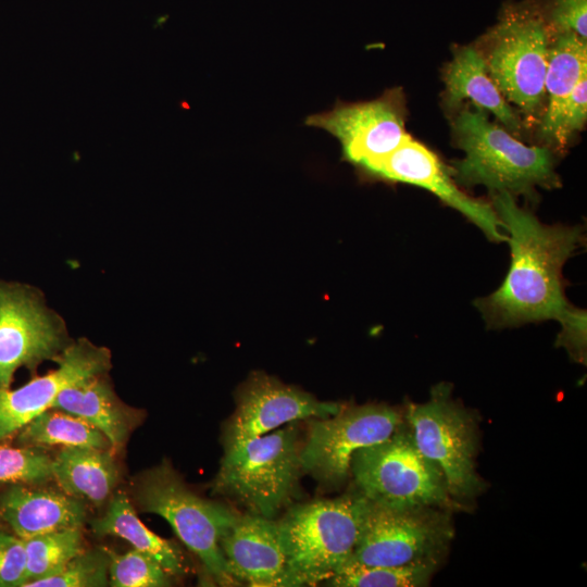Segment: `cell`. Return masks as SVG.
Here are the masks:
<instances>
[{
    "label": "cell",
    "instance_id": "6da1fadb",
    "mask_svg": "<svg viewBox=\"0 0 587 587\" xmlns=\"http://www.w3.org/2000/svg\"><path fill=\"white\" fill-rule=\"evenodd\" d=\"M492 207L510 234L511 265L502 285L476 301L488 327L557 320L562 325L557 344L580 348L586 342V313L567 302L562 267L583 245L582 228L542 224L508 192L492 193Z\"/></svg>",
    "mask_w": 587,
    "mask_h": 587
},
{
    "label": "cell",
    "instance_id": "7a4b0ae2",
    "mask_svg": "<svg viewBox=\"0 0 587 587\" xmlns=\"http://www.w3.org/2000/svg\"><path fill=\"white\" fill-rule=\"evenodd\" d=\"M464 158L454 162L458 183L484 185L492 193L530 197L536 187L559 185L554 155L548 147L526 146L509 130L490 122L486 111L463 109L453 123Z\"/></svg>",
    "mask_w": 587,
    "mask_h": 587
},
{
    "label": "cell",
    "instance_id": "3957f363",
    "mask_svg": "<svg viewBox=\"0 0 587 587\" xmlns=\"http://www.w3.org/2000/svg\"><path fill=\"white\" fill-rule=\"evenodd\" d=\"M367 499L359 491L292 505L277 521L286 586L325 583L351 557Z\"/></svg>",
    "mask_w": 587,
    "mask_h": 587
},
{
    "label": "cell",
    "instance_id": "277c9868",
    "mask_svg": "<svg viewBox=\"0 0 587 587\" xmlns=\"http://www.w3.org/2000/svg\"><path fill=\"white\" fill-rule=\"evenodd\" d=\"M301 444L295 422L224 451L212 491L233 499L249 514L274 519L298 487Z\"/></svg>",
    "mask_w": 587,
    "mask_h": 587
},
{
    "label": "cell",
    "instance_id": "5b68a950",
    "mask_svg": "<svg viewBox=\"0 0 587 587\" xmlns=\"http://www.w3.org/2000/svg\"><path fill=\"white\" fill-rule=\"evenodd\" d=\"M549 34L539 2L528 0L505 7L478 49L505 100L526 115L544 105Z\"/></svg>",
    "mask_w": 587,
    "mask_h": 587
},
{
    "label": "cell",
    "instance_id": "8992f818",
    "mask_svg": "<svg viewBox=\"0 0 587 587\" xmlns=\"http://www.w3.org/2000/svg\"><path fill=\"white\" fill-rule=\"evenodd\" d=\"M135 498L141 511L158 514L172 526L215 580L222 585L235 580L228 573L221 539L239 514L196 495L166 461L138 477Z\"/></svg>",
    "mask_w": 587,
    "mask_h": 587
},
{
    "label": "cell",
    "instance_id": "52a82bcc",
    "mask_svg": "<svg viewBox=\"0 0 587 587\" xmlns=\"http://www.w3.org/2000/svg\"><path fill=\"white\" fill-rule=\"evenodd\" d=\"M400 427L386 440L359 449L351 458L360 492L389 508H453L440 469L415 447L409 429Z\"/></svg>",
    "mask_w": 587,
    "mask_h": 587
},
{
    "label": "cell",
    "instance_id": "ba28073f",
    "mask_svg": "<svg viewBox=\"0 0 587 587\" xmlns=\"http://www.w3.org/2000/svg\"><path fill=\"white\" fill-rule=\"evenodd\" d=\"M419 451L442 472L452 498H471L483 488L475 470L477 426L452 400L450 387L439 384L424 403L408 404L403 414Z\"/></svg>",
    "mask_w": 587,
    "mask_h": 587
},
{
    "label": "cell",
    "instance_id": "9c48e42d",
    "mask_svg": "<svg viewBox=\"0 0 587 587\" xmlns=\"http://www.w3.org/2000/svg\"><path fill=\"white\" fill-rule=\"evenodd\" d=\"M452 536L449 514L435 507L397 509L369 501L348 561L397 566L438 559Z\"/></svg>",
    "mask_w": 587,
    "mask_h": 587
},
{
    "label": "cell",
    "instance_id": "30bf717a",
    "mask_svg": "<svg viewBox=\"0 0 587 587\" xmlns=\"http://www.w3.org/2000/svg\"><path fill=\"white\" fill-rule=\"evenodd\" d=\"M71 342L64 321L37 289L0 280V389L10 388L20 367L35 373Z\"/></svg>",
    "mask_w": 587,
    "mask_h": 587
},
{
    "label": "cell",
    "instance_id": "8fae6325",
    "mask_svg": "<svg viewBox=\"0 0 587 587\" xmlns=\"http://www.w3.org/2000/svg\"><path fill=\"white\" fill-rule=\"evenodd\" d=\"M403 423V414L386 404L342 408L337 414L316 419L300 450L302 471L328 486L350 475L355 451L388 439Z\"/></svg>",
    "mask_w": 587,
    "mask_h": 587
},
{
    "label": "cell",
    "instance_id": "7c38bea8",
    "mask_svg": "<svg viewBox=\"0 0 587 587\" xmlns=\"http://www.w3.org/2000/svg\"><path fill=\"white\" fill-rule=\"evenodd\" d=\"M304 124L334 136L342 159L362 171L396 150L408 136L399 89L386 90L370 101L338 100L330 110L307 116Z\"/></svg>",
    "mask_w": 587,
    "mask_h": 587
},
{
    "label": "cell",
    "instance_id": "4fadbf2b",
    "mask_svg": "<svg viewBox=\"0 0 587 587\" xmlns=\"http://www.w3.org/2000/svg\"><path fill=\"white\" fill-rule=\"evenodd\" d=\"M236 403V410L224 429V451L235 449L289 422L329 417L344 408L339 403L320 401L262 372L252 373L241 384L237 390Z\"/></svg>",
    "mask_w": 587,
    "mask_h": 587
},
{
    "label": "cell",
    "instance_id": "5bb4252c",
    "mask_svg": "<svg viewBox=\"0 0 587 587\" xmlns=\"http://www.w3.org/2000/svg\"><path fill=\"white\" fill-rule=\"evenodd\" d=\"M364 172L380 179L425 188L461 212L491 241L508 240L503 224L492 204L463 192L438 157L409 134L396 150L366 167Z\"/></svg>",
    "mask_w": 587,
    "mask_h": 587
},
{
    "label": "cell",
    "instance_id": "9a60e30c",
    "mask_svg": "<svg viewBox=\"0 0 587 587\" xmlns=\"http://www.w3.org/2000/svg\"><path fill=\"white\" fill-rule=\"evenodd\" d=\"M54 362L58 363L55 370L35 376L18 388L0 389V442L50 409L65 388L108 373L111 353L107 348L80 338L72 341Z\"/></svg>",
    "mask_w": 587,
    "mask_h": 587
},
{
    "label": "cell",
    "instance_id": "2e32d148",
    "mask_svg": "<svg viewBox=\"0 0 587 587\" xmlns=\"http://www.w3.org/2000/svg\"><path fill=\"white\" fill-rule=\"evenodd\" d=\"M230 576L250 586H286V557L277 521L260 515H238L221 539Z\"/></svg>",
    "mask_w": 587,
    "mask_h": 587
},
{
    "label": "cell",
    "instance_id": "e0dca14e",
    "mask_svg": "<svg viewBox=\"0 0 587 587\" xmlns=\"http://www.w3.org/2000/svg\"><path fill=\"white\" fill-rule=\"evenodd\" d=\"M11 485L0 494V517L22 539L37 535L82 529L86 508L65 492Z\"/></svg>",
    "mask_w": 587,
    "mask_h": 587
},
{
    "label": "cell",
    "instance_id": "ac0fdd59",
    "mask_svg": "<svg viewBox=\"0 0 587 587\" xmlns=\"http://www.w3.org/2000/svg\"><path fill=\"white\" fill-rule=\"evenodd\" d=\"M105 374L89 377L65 388L58 395L51 408L84 419L103 433L112 450L117 451L142 419V412L120 400Z\"/></svg>",
    "mask_w": 587,
    "mask_h": 587
},
{
    "label": "cell",
    "instance_id": "d6986e66",
    "mask_svg": "<svg viewBox=\"0 0 587 587\" xmlns=\"http://www.w3.org/2000/svg\"><path fill=\"white\" fill-rule=\"evenodd\" d=\"M444 80L446 99L450 105H457L465 99L471 100L477 108L492 113L510 133L521 132L519 115L489 76L478 49H458L445 68Z\"/></svg>",
    "mask_w": 587,
    "mask_h": 587
},
{
    "label": "cell",
    "instance_id": "ffe728a7",
    "mask_svg": "<svg viewBox=\"0 0 587 587\" xmlns=\"http://www.w3.org/2000/svg\"><path fill=\"white\" fill-rule=\"evenodd\" d=\"M117 473L110 449L63 447L52 461V475L61 490L96 505L112 494Z\"/></svg>",
    "mask_w": 587,
    "mask_h": 587
},
{
    "label": "cell",
    "instance_id": "44dd1931",
    "mask_svg": "<svg viewBox=\"0 0 587 587\" xmlns=\"http://www.w3.org/2000/svg\"><path fill=\"white\" fill-rule=\"evenodd\" d=\"M585 75L587 40L574 33L555 34L547 52L544 86L548 102L539 123L541 140L548 135L563 103Z\"/></svg>",
    "mask_w": 587,
    "mask_h": 587
},
{
    "label": "cell",
    "instance_id": "7402d4cb",
    "mask_svg": "<svg viewBox=\"0 0 587 587\" xmlns=\"http://www.w3.org/2000/svg\"><path fill=\"white\" fill-rule=\"evenodd\" d=\"M98 536H117L135 549L150 555L171 575L185 573L184 557L171 541L150 530L138 517L129 499L122 492L112 498L107 512L90 523Z\"/></svg>",
    "mask_w": 587,
    "mask_h": 587
},
{
    "label": "cell",
    "instance_id": "603a6c76",
    "mask_svg": "<svg viewBox=\"0 0 587 587\" xmlns=\"http://www.w3.org/2000/svg\"><path fill=\"white\" fill-rule=\"evenodd\" d=\"M16 442L25 447H93L112 450L108 438L84 419L50 408L16 433Z\"/></svg>",
    "mask_w": 587,
    "mask_h": 587
},
{
    "label": "cell",
    "instance_id": "cb8c5ba5",
    "mask_svg": "<svg viewBox=\"0 0 587 587\" xmlns=\"http://www.w3.org/2000/svg\"><path fill=\"white\" fill-rule=\"evenodd\" d=\"M438 559L397 566L342 564L325 583L335 587H420L428 585Z\"/></svg>",
    "mask_w": 587,
    "mask_h": 587
},
{
    "label": "cell",
    "instance_id": "d4e9b609",
    "mask_svg": "<svg viewBox=\"0 0 587 587\" xmlns=\"http://www.w3.org/2000/svg\"><path fill=\"white\" fill-rule=\"evenodd\" d=\"M24 541L26 582L23 587L57 574L72 558L83 551L80 529L46 533Z\"/></svg>",
    "mask_w": 587,
    "mask_h": 587
},
{
    "label": "cell",
    "instance_id": "484cf974",
    "mask_svg": "<svg viewBox=\"0 0 587 587\" xmlns=\"http://www.w3.org/2000/svg\"><path fill=\"white\" fill-rule=\"evenodd\" d=\"M52 461L42 448L0 442V484L42 485L53 478Z\"/></svg>",
    "mask_w": 587,
    "mask_h": 587
},
{
    "label": "cell",
    "instance_id": "4316f807",
    "mask_svg": "<svg viewBox=\"0 0 587 587\" xmlns=\"http://www.w3.org/2000/svg\"><path fill=\"white\" fill-rule=\"evenodd\" d=\"M108 549L82 551L57 574L33 582L27 587H103L109 585Z\"/></svg>",
    "mask_w": 587,
    "mask_h": 587
},
{
    "label": "cell",
    "instance_id": "83f0119b",
    "mask_svg": "<svg viewBox=\"0 0 587 587\" xmlns=\"http://www.w3.org/2000/svg\"><path fill=\"white\" fill-rule=\"evenodd\" d=\"M109 585L113 587H164L171 585L170 573L150 555L134 549L123 554L108 550Z\"/></svg>",
    "mask_w": 587,
    "mask_h": 587
},
{
    "label": "cell",
    "instance_id": "f1b7e54d",
    "mask_svg": "<svg viewBox=\"0 0 587 587\" xmlns=\"http://www.w3.org/2000/svg\"><path fill=\"white\" fill-rule=\"evenodd\" d=\"M587 120V75L583 76L563 103L544 141L549 146L564 147Z\"/></svg>",
    "mask_w": 587,
    "mask_h": 587
},
{
    "label": "cell",
    "instance_id": "f546056e",
    "mask_svg": "<svg viewBox=\"0 0 587 587\" xmlns=\"http://www.w3.org/2000/svg\"><path fill=\"white\" fill-rule=\"evenodd\" d=\"M539 7L551 34L574 33L587 39V0H542Z\"/></svg>",
    "mask_w": 587,
    "mask_h": 587
},
{
    "label": "cell",
    "instance_id": "4dcf8cb0",
    "mask_svg": "<svg viewBox=\"0 0 587 587\" xmlns=\"http://www.w3.org/2000/svg\"><path fill=\"white\" fill-rule=\"evenodd\" d=\"M26 582L25 541L0 530V587H23Z\"/></svg>",
    "mask_w": 587,
    "mask_h": 587
},
{
    "label": "cell",
    "instance_id": "1f68e13d",
    "mask_svg": "<svg viewBox=\"0 0 587 587\" xmlns=\"http://www.w3.org/2000/svg\"><path fill=\"white\" fill-rule=\"evenodd\" d=\"M0 520H1V517H0Z\"/></svg>",
    "mask_w": 587,
    "mask_h": 587
}]
</instances>
